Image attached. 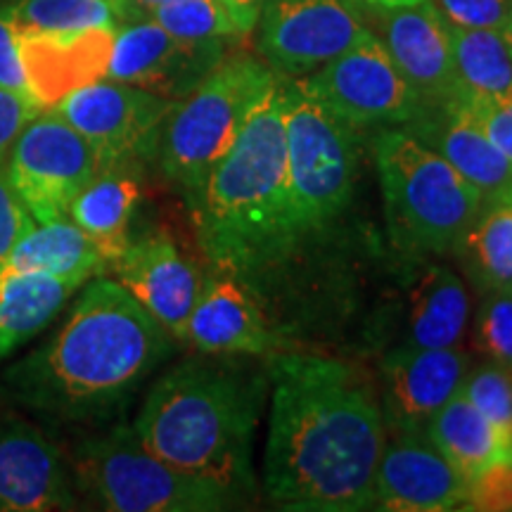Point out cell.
I'll list each match as a JSON object with an SVG mask.
<instances>
[{"mask_svg": "<svg viewBox=\"0 0 512 512\" xmlns=\"http://www.w3.org/2000/svg\"><path fill=\"white\" fill-rule=\"evenodd\" d=\"M264 489L285 510H373L387 422L373 384L347 361L273 354Z\"/></svg>", "mask_w": 512, "mask_h": 512, "instance_id": "obj_1", "label": "cell"}, {"mask_svg": "<svg viewBox=\"0 0 512 512\" xmlns=\"http://www.w3.org/2000/svg\"><path fill=\"white\" fill-rule=\"evenodd\" d=\"M171 337L117 280L86 285L60 330L8 370L36 411L83 418L128 396L171 354Z\"/></svg>", "mask_w": 512, "mask_h": 512, "instance_id": "obj_2", "label": "cell"}, {"mask_svg": "<svg viewBox=\"0 0 512 512\" xmlns=\"http://www.w3.org/2000/svg\"><path fill=\"white\" fill-rule=\"evenodd\" d=\"M190 358L159 377L133 430L155 456L249 498L271 375L252 356Z\"/></svg>", "mask_w": 512, "mask_h": 512, "instance_id": "obj_3", "label": "cell"}, {"mask_svg": "<svg viewBox=\"0 0 512 512\" xmlns=\"http://www.w3.org/2000/svg\"><path fill=\"white\" fill-rule=\"evenodd\" d=\"M188 207L214 271L247 285L252 275L290 259L306 240L287 183L283 79L261 100Z\"/></svg>", "mask_w": 512, "mask_h": 512, "instance_id": "obj_4", "label": "cell"}, {"mask_svg": "<svg viewBox=\"0 0 512 512\" xmlns=\"http://www.w3.org/2000/svg\"><path fill=\"white\" fill-rule=\"evenodd\" d=\"M373 155L394 240L411 252L453 254L482 209V192L403 128L377 133Z\"/></svg>", "mask_w": 512, "mask_h": 512, "instance_id": "obj_5", "label": "cell"}, {"mask_svg": "<svg viewBox=\"0 0 512 512\" xmlns=\"http://www.w3.org/2000/svg\"><path fill=\"white\" fill-rule=\"evenodd\" d=\"M278 79L261 57L228 53L195 91L176 100L155 157L188 204Z\"/></svg>", "mask_w": 512, "mask_h": 512, "instance_id": "obj_6", "label": "cell"}, {"mask_svg": "<svg viewBox=\"0 0 512 512\" xmlns=\"http://www.w3.org/2000/svg\"><path fill=\"white\" fill-rule=\"evenodd\" d=\"M72 470L83 494L112 512H219L245 501L214 479L169 465L126 425L83 441Z\"/></svg>", "mask_w": 512, "mask_h": 512, "instance_id": "obj_7", "label": "cell"}, {"mask_svg": "<svg viewBox=\"0 0 512 512\" xmlns=\"http://www.w3.org/2000/svg\"><path fill=\"white\" fill-rule=\"evenodd\" d=\"M283 114L287 183L299 228L309 238L339 219L354 197L358 128L320 105L294 79H283Z\"/></svg>", "mask_w": 512, "mask_h": 512, "instance_id": "obj_8", "label": "cell"}, {"mask_svg": "<svg viewBox=\"0 0 512 512\" xmlns=\"http://www.w3.org/2000/svg\"><path fill=\"white\" fill-rule=\"evenodd\" d=\"M294 81L354 128H403L432 107L403 79L380 36L370 29L335 60Z\"/></svg>", "mask_w": 512, "mask_h": 512, "instance_id": "obj_9", "label": "cell"}, {"mask_svg": "<svg viewBox=\"0 0 512 512\" xmlns=\"http://www.w3.org/2000/svg\"><path fill=\"white\" fill-rule=\"evenodd\" d=\"M10 185L36 223L64 219L69 204L100 171L93 147L55 110L38 112L5 159Z\"/></svg>", "mask_w": 512, "mask_h": 512, "instance_id": "obj_10", "label": "cell"}, {"mask_svg": "<svg viewBox=\"0 0 512 512\" xmlns=\"http://www.w3.org/2000/svg\"><path fill=\"white\" fill-rule=\"evenodd\" d=\"M174 105L176 100L102 76L74 88L50 110L88 140L102 169L155 157L164 121Z\"/></svg>", "mask_w": 512, "mask_h": 512, "instance_id": "obj_11", "label": "cell"}, {"mask_svg": "<svg viewBox=\"0 0 512 512\" xmlns=\"http://www.w3.org/2000/svg\"><path fill=\"white\" fill-rule=\"evenodd\" d=\"M256 29L261 60L283 79H304L368 31L351 0H264Z\"/></svg>", "mask_w": 512, "mask_h": 512, "instance_id": "obj_12", "label": "cell"}, {"mask_svg": "<svg viewBox=\"0 0 512 512\" xmlns=\"http://www.w3.org/2000/svg\"><path fill=\"white\" fill-rule=\"evenodd\" d=\"M226 55V41H185L155 19H140L114 29L105 76L166 100H183Z\"/></svg>", "mask_w": 512, "mask_h": 512, "instance_id": "obj_13", "label": "cell"}, {"mask_svg": "<svg viewBox=\"0 0 512 512\" xmlns=\"http://www.w3.org/2000/svg\"><path fill=\"white\" fill-rule=\"evenodd\" d=\"M470 479L425 432L387 430L373 482V508L392 512L467 510Z\"/></svg>", "mask_w": 512, "mask_h": 512, "instance_id": "obj_14", "label": "cell"}, {"mask_svg": "<svg viewBox=\"0 0 512 512\" xmlns=\"http://www.w3.org/2000/svg\"><path fill=\"white\" fill-rule=\"evenodd\" d=\"M472 356L460 347L422 349L403 344L380 363L387 430L425 432L427 422L463 389Z\"/></svg>", "mask_w": 512, "mask_h": 512, "instance_id": "obj_15", "label": "cell"}, {"mask_svg": "<svg viewBox=\"0 0 512 512\" xmlns=\"http://www.w3.org/2000/svg\"><path fill=\"white\" fill-rule=\"evenodd\" d=\"M110 271L171 337L185 342V328L204 278L169 235L152 233L131 240Z\"/></svg>", "mask_w": 512, "mask_h": 512, "instance_id": "obj_16", "label": "cell"}, {"mask_svg": "<svg viewBox=\"0 0 512 512\" xmlns=\"http://www.w3.org/2000/svg\"><path fill=\"white\" fill-rule=\"evenodd\" d=\"M373 15L380 22L382 46L415 93L430 105L456 100L458 83L453 69L451 24L441 15L437 3L422 0Z\"/></svg>", "mask_w": 512, "mask_h": 512, "instance_id": "obj_17", "label": "cell"}, {"mask_svg": "<svg viewBox=\"0 0 512 512\" xmlns=\"http://www.w3.org/2000/svg\"><path fill=\"white\" fill-rule=\"evenodd\" d=\"M185 342L209 356H266L275 337L245 280L216 271L204 278Z\"/></svg>", "mask_w": 512, "mask_h": 512, "instance_id": "obj_18", "label": "cell"}, {"mask_svg": "<svg viewBox=\"0 0 512 512\" xmlns=\"http://www.w3.org/2000/svg\"><path fill=\"white\" fill-rule=\"evenodd\" d=\"M74 508L72 477L57 448L19 422L0 432V512Z\"/></svg>", "mask_w": 512, "mask_h": 512, "instance_id": "obj_19", "label": "cell"}, {"mask_svg": "<svg viewBox=\"0 0 512 512\" xmlns=\"http://www.w3.org/2000/svg\"><path fill=\"white\" fill-rule=\"evenodd\" d=\"M420 143L439 152L484 200L512 190V164L491 143L470 107L460 100L432 105L422 117L403 126Z\"/></svg>", "mask_w": 512, "mask_h": 512, "instance_id": "obj_20", "label": "cell"}, {"mask_svg": "<svg viewBox=\"0 0 512 512\" xmlns=\"http://www.w3.org/2000/svg\"><path fill=\"white\" fill-rule=\"evenodd\" d=\"M114 29L79 34L19 36L31 95L38 105L55 107L74 88L107 74Z\"/></svg>", "mask_w": 512, "mask_h": 512, "instance_id": "obj_21", "label": "cell"}, {"mask_svg": "<svg viewBox=\"0 0 512 512\" xmlns=\"http://www.w3.org/2000/svg\"><path fill=\"white\" fill-rule=\"evenodd\" d=\"M110 271V261L76 223L64 216L36 223L0 256V278L8 275H55L83 287L88 280Z\"/></svg>", "mask_w": 512, "mask_h": 512, "instance_id": "obj_22", "label": "cell"}, {"mask_svg": "<svg viewBox=\"0 0 512 512\" xmlns=\"http://www.w3.org/2000/svg\"><path fill=\"white\" fill-rule=\"evenodd\" d=\"M138 164L102 166L69 204V219L100 247L110 268L128 242V226L140 202Z\"/></svg>", "mask_w": 512, "mask_h": 512, "instance_id": "obj_23", "label": "cell"}, {"mask_svg": "<svg viewBox=\"0 0 512 512\" xmlns=\"http://www.w3.org/2000/svg\"><path fill=\"white\" fill-rule=\"evenodd\" d=\"M470 323V294L451 268L427 266L411 292L408 342L422 349H453Z\"/></svg>", "mask_w": 512, "mask_h": 512, "instance_id": "obj_24", "label": "cell"}, {"mask_svg": "<svg viewBox=\"0 0 512 512\" xmlns=\"http://www.w3.org/2000/svg\"><path fill=\"white\" fill-rule=\"evenodd\" d=\"M427 437L467 479L512 458V444L479 408L458 392L427 422Z\"/></svg>", "mask_w": 512, "mask_h": 512, "instance_id": "obj_25", "label": "cell"}, {"mask_svg": "<svg viewBox=\"0 0 512 512\" xmlns=\"http://www.w3.org/2000/svg\"><path fill=\"white\" fill-rule=\"evenodd\" d=\"M453 254L479 294L512 290V190L484 200Z\"/></svg>", "mask_w": 512, "mask_h": 512, "instance_id": "obj_26", "label": "cell"}, {"mask_svg": "<svg viewBox=\"0 0 512 512\" xmlns=\"http://www.w3.org/2000/svg\"><path fill=\"white\" fill-rule=\"evenodd\" d=\"M458 98L482 107L512 98V53L501 29H463L451 24Z\"/></svg>", "mask_w": 512, "mask_h": 512, "instance_id": "obj_27", "label": "cell"}, {"mask_svg": "<svg viewBox=\"0 0 512 512\" xmlns=\"http://www.w3.org/2000/svg\"><path fill=\"white\" fill-rule=\"evenodd\" d=\"M76 290L79 285L55 275L0 278V358L36 337Z\"/></svg>", "mask_w": 512, "mask_h": 512, "instance_id": "obj_28", "label": "cell"}, {"mask_svg": "<svg viewBox=\"0 0 512 512\" xmlns=\"http://www.w3.org/2000/svg\"><path fill=\"white\" fill-rule=\"evenodd\" d=\"M19 36L117 29L110 0H12L3 8Z\"/></svg>", "mask_w": 512, "mask_h": 512, "instance_id": "obj_29", "label": "cell"}, {"mask_svg": "<svg viewBox=\"0 0 512 512\" xmlns=\"http://www.w3.org/2000/svg\"><path fill=\"white\" fill-rule=\"evenodd\" d=\"M150 19L185 41H228L242 36L221 0H174L152 12Z\"/></svg>", "mask_w": 512, "mask_h": 512, "instance_id": "obj_30", "label": "cell"}, {"mask_svg": "<svg viewBox=\"0 0 512 512\" xmlns=\"http://www.w3.org/2000/svg\"><path fill=\"white\" fill-rule=\"evenodd\" d=\"M463 396L479 408L512 444V370L494 361L472 366L463 382Z\"/></svg>", "mask_w": 512, "mask_h": 512, "instance_id": "obj_31", "label": "cell"}, {"mask_svg": "<svg viewBox=\"0 0 512 512\" xmlns=\"http://www.w3.org/2000/svg\"><path fill=\"white\" fill-rule=\"evenodd\" d=\"M472 342L486 361L512 370V290L482 294L472 325Z\"/></svg>", "mask_w": 512, "mask_h": 512, "instance_id": "obj_32", "label": "cell"}, {"mask_svg": "<svg viewBox=\"0 0 512 512\" xmlns=\"http://www.w3.org/2000/svg\"><path fill=\"white\" fill-rule=\"evenodd\" d=\"M448 24L463 29H501L512 0H434Z\"/></svg>", "mask_w": 512, "mask_h": 512, "instance_id": "obj_33", "label": "cell"}, {"mask_svg": "<svg viewBox=\"0 0 512 512\" xmlns=\"http://www.w3.org/2000/svg\"><path fill=\"white\" fill-rule=\"evenodd\" d=\"M467 510H512V458L486 467L470 479Z\"/></svg>", "mask_w": 512, "mask_h": 512, "instance_id": "obj_34", "label": "cell"}, {"mask_svg": "<svg viewBox=\"0 0 512 512\" xmlns=\"http://www.w3.org/2000/svg\"><path fill=\"white\" fill-rule=\"evenodd\" d=\"M0 88L34 98L22 60V41L3 8H0Z\"/></svg>", "mask_w": 512, "mask_h": 512, "instance_id": "obj_35", "label": "cell"}, {"mask_svg": "<svg viewBox=\"0 0 512 512\" xmlns=\"http://www.w3.org/2000/svg\"><path fill=\"white\" fill-rule=\"evenodd\" d=\"M31 226H36V221L31 219L27 207L10 185L3 162L0 164V256L8 254Z\"/></svg>", "mask_w": 512, "mask_h": 512, "instance_id": "obj_36", "label": "cell"}, {"mask_svg": "<svg viewBox=\"0 0 512 512\" xmlns=\"http://www.w3.org/2000/svg\"><path fill=\"white\" fill-rule=\"evenodd\" d=\"M41 110L43 107L34 98L0 88V164L8 159L10 147L22 133V128Z\"/></svg>", "mask_w": 512, "mask_h": 512, "instance_id": "obj_37", "label": "cell"}, {"mask_svg": "<svg viewBox=\"0 0 512 512\" xmlns=\"http://www.w3.org/2000/svg\"><path fill=\"white\" fill-rule=\"evenodd\" d=\"M475 114L479 126L484 128V133L489 136L498 150L503 152V157L512 164V98L491 102V105L482 107H470Z\"/></svg>", "mask_w": 512, "mask_h": 512, "instance_id": "obj_38", "label": "cell"}, {"mask_svg": "<svg viewBox=\"0 0 512 512\" xmlns=\"http://www.w3.org/2000/svg\"><path fill=\"white\" fill-rule=\"evenodd\" d=\"M166 3H174V0H110L112 12L119 24L150 19L152 12L159 10Z\"/></svg>", "mask_w": 512, "mask_h": 512, "instance_id": "obj_39", "label": "cell"}, {"mask_svg": "<svg viewBox=\"0 0 512 512\" xmlns=\"http://www.w3.org/2000/svg\"><path fill=\"white\" fill-rule=\"evenodd\" d=\"M226 5L228 15L233 17L235 27L240 29L242 36L252 34L259 22L261 8H264V0H221Z\"/></svg>", "mask_w": 512, "mask_h": 512, "instance_id": "obj_40", "label": "cell"}, {"mask_svg": "<svg viewBox=\"0 0 512 512\" xmlns=\"http://www.w3.org/2000/svg\"><path fill=\"white\" fill-rule=\"evenodd\" d=\"M351 3L361 5L368 12H382V10H394V8H406V5L422 3V0H351Z\"/></svg>", "mask_w": 512, "mask_h": 512, "instance_id": "obj_41", "label": "cell"}, {"mask_svg": "<svg viewBox=\"0 0 512 512\" xmlns=\"http://www.w3.org/2000/svg\"><path fill=\"white\" fill-rule=\"evenodd\" d=\"M501 34H503L505 43H508V48H510V53H512V10H510L508 19H505V24L501 27Z\"/></svg>", "mask_w": 512, "mask_h": 512, "instance_id": "obj_42", "label": "cell"}]
</instances>
